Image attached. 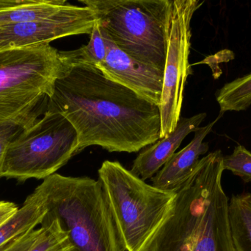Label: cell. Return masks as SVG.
Wrapping results in <instances>:
<instances>
[{
  "mask_svg": "<svg viewBox=\"0 0 251 251\" xmlns=\"http://www.w3.org/2000/svg\"><path fill=\"white\" fill-rule=\"evenodd\" d=\"M228 221L236 251H251V193L233 195L228 200Z\"/></svg>",
  "mask_w": 251,
  "mask_h": 251,
  "instance_id": "obj_15",
  "label": "cell"
},
{
  "mask_svg": "<svg viewBox=\"0 0 251 251\" xmlns=\"http://www.w3.org/2000/svg\"><path fill=\"white\" fill-rule=\"evenodd\" d=\"M60 60L67 66H88L97 68L102 63L107 56L105 41L101 27L96 22L91 34V39L87 45L77 50L59 51Z\"/></svg>",
  "mask_w": 251,
  "mask_h": 251,
  "instance_id": "obj_16",
  "label": "cell"
},
{
  "mask_svg": "<svg viewBox=\"0 0 251 251\" xmlns=\"http://www.w3.org/2000/svg\"><path fill=\"white\" fill-rule=\"evenodd\" d=\"M19 207L12 202L0 200V225L10 218Z\"/></svg>",
  "mask_w": 251,
  "mask_h": 251,
  "instance_id": "obj_22",
  "label": "cell"
},
{
  "mask_svg": "<svg viewBox=\"0 0 251 251\" xmlns=\"http://www.w3.org/2000/svg\"><path fill=\"white\" fill-rule=\"evenodd\" d=\"M101 29L107 56L97 69L107 79L126 87L147 101L159 106L164 71L134 60L121 50Z\"/></svg>",
  "mask_w": 251,
  "mask_h": 251,
  "instance_id": "obj_10",
  "label": "cell"
},
{
  "mask_svg": "<svg viewBox=\"0 0 251 251\" xmlns=\"http://www.w3.org/2000/svg\"><path fill=\"white\" fill-rule=\"evenodd\" d=\"M223 166L245 183H251V153L244 146L239 144L231 155L224 156Z\"/></svg>",
  "mask_w": 251,
  "mask_h": 251,
  "instance_id": "obj_19",
  "label": "cell"
},
{
  "mask_svg": "<svg viewBox=\"0 0 251 251\" xmlns=\"http://www.w3.org/2000/svg\"><path fill=\"white\" fill-rule=\"evenodd\" d=\"M46 219L58 220L78 251H126L100 180L54 174L38 186Z\"/></svg>",
  "mask_w": 251,
  "mask_h": 251,
  "instance_id": "obj_3",
  "label": "cell"
},
{
  "mask_svg": "<svg viewBox=\"0 0 251 251\" xmlns=\"http://www.w3.org/2000/svg\"><path fill=\"white\" fill-rule=\"evenodd\" d=\"M223 159L218 150L199 160L145 251H236L223 188Z\"/></svg>",
  "mask_w": 251,
  "mask_h": 251,
  "instance_id": "obj_2",
  "label": "cell"
},
{
  "mask_svg": "<svg viewBox=\"0 0 251 251\" xmlns=\"http://www.w3.org/2000/svg\"><path fill=\"white\" fill-rule=\"evenodd\" d=\"M41 228V234L27 251H70L74 249L58 220L44 218Z\"/></svg>",
  "mask_w": 251,
  "mask_h": 251,
  "instance_id": "obj_18",
  "label": "cell"
},
{
  "mask_svg": "<svg viewBox=\"0 0 251 251\" xmlns=\"http://www.w3.org/2000/svg\"><path fill=\"white\" fill-rule=\"evenodd\" d=\"M41 232V228L33 229L0 248V251H27Z\"/></svg>",
  "mask_w": 251,
  "mask_h": 251,
  "instance_id": "obj_20",
  "label": "cell"
},
{
  "mask_svg": "<svg viewBox=\"0 0 251 251\" xmlns=\"http://www.w3.org/2000/svg\"><path fill=\"white\" fill-rule=\"evenodd\" d=\"M203 3L199 0H173L163 85L159 106L160 139L174 131L181 117L186 82L193 72L189 62L191 21Z\"/></svg>",
  "mask_w": 251,
  "mask_h": 251,
  "instance_id": "obj_8",
  "label": "cell"
},
{
  "mask_svg": "<svg viewBox=\"0 0 251 251\" xmlns=\"http://www.w3.org/2000/svg\"><path fill=\"white\" fill-rule=\"evenodd\" d=\"M64 67L50 44L0 48V123L33 125L47 112Z\"/></svg>",
  "mask_w": 251,
  "mask_h": 251,
  "instance_id": "obj_4",
  "label": "cell"
},
{
  "mask_svg": "<svg viewBox=\"0 0 251 251\" xmlns=\"http://www.w3.org/2000/svg\"><path fill=\"white\" fill-rule=\"evenodd\" d=\"M222 115L220 113L216 119L196 130L190 144L174 153L165 166L151 178L153 187L173 193H176L182 187L199 163L200 156L206 154L209 150V144L203 142V140Z\"/></svg>",
  "mask_w": 251,
  "mask_h": 251,
  "instance_id": "obj_11",
  "label": "cell"
},
{
  "mask_svg": "<svg viewBox=\"0 0 251 251\" xmlns=\"http://www.w3.org/2000/svg\"><path fill=\"white\" fill-rule=\"evenodd\" d=\"M25 128L13 122L0 123V167L1 159L7 146L22 132Z\"/></svg>",
  "mask_w": 251,
  "mask_h": 251,
  "instance_id": "obj_21",
  "label": "cell"
},
{
  "mask_svg": "<svg viewBox=\"0 0 251 251\" xmlns=\"http://www.w3.org/2000/svg\"><path fill=\"white\" fill-rule=\"evenodd\" d=\"M220 112H243L251 106V73L226 84L216 94Z\"/></svg>",
  "mask_w": 251,
  "mask_h": 251,
  "instance_id": "obj_17",
  "label": "cell"
},
{
  "mask_svg": "<svg viewBox=\"0 0 251 251\" xmlns=\"http://www.w3.org/2000/svg\"><path fill=\"white\" fill-rule=\"evenodd\" d=\"M64 66L47 111L58 112L73 125L76 154L94 145L110 153H137L160 139L159 106L97 68Z\"/></svg>",
  "mask_w": 251,
  "mask_h": 251,
  "instance_id": "obj_1",
  "label": "cell"
},
{
  "mask_svg": "<svg viewBox=\"0 0 251 251\" xmlns=\"http://www.w3.org/2000/svg\"><path fill=\"white\" fill-rule=\"evenodd\" d=\"M206 117V113L191 117H180L174 131L159 139L137 156L133 162L131 172L143 181L151 179L174 156L183 140L195 132Z\"/></svg>",
  "mask_w": 251,
  "mask_h": 251,
  "instance_id": "obj_12",
  "label": "cell"
},
{
  "mask_svg": "<svg viewBox=\"0 0 251 251\" xmlns=\"http://www.w3.org/2000/svg\"><path fill=\"white\" fill-rule=\"evenodd\" d=\"M69 4L65 0H0V28L49 17Z\"/></svg>",
  "mask_w": 251,
  "mask_h": 251,
  "instance_id": "obj_14",
  "label": "cell"
},
{
  "mask_svg": "<svg viewBox=\"0 0 251 251\" xmlns=\"http://www.w3.org/2000/svg\"><path fill=\"white\" fill-rule=\"evenodd\" d=\"M77 145V134L70 122L58 112L47 111L7 146L0 178L19 182L44 180L76 155Z\"/></svg>",
  "mask_w": 251,
  "mask_h": 251,
  "instance_id": "obj_7",
  "label": "cell"
},
{
  "mask_svg": "<svg viewBox=\"0 0 251 251\" xmlns=\"http://www.w3.org/2000/svg\"><path fill=\"white\" fill-rule=\"evenodd\" d=\"M47 213L45 197L38 187L23 206L0 225V248L41 225Z\"/></svg>",
  "mask_w": 251,
  "mask_h": 251,
  "instance_id": "obj_13",
  "label": "cell"
},
{
  "mask_svg": "<svg viewBox=\"0 0 251 251\" xmlns=\"http://www.w3.org/2000/svg\"><path fill=\"white\" fill-rule=\"evenodd\" d=\"M93 9L69 4L61 11L39 20L0 28V48L26 47L71 35H91L97 22Z\"/></svg>",
  "mask_w": 251,
  "mask_h": 251,
  "instance_id": "obj_9",
  "label": "cell"
},
{
  "mask_svg": "<svg viewBox=\"0 0 251 251\" xmlns=\"http://www.w3.org/2000/svg\"><path fill=\"white\" fill-rule=\"evenodd\" d=\"M70 251H78L76 250V249H75V248H74V249H72V250H71Z\"/></svg>",
  "mask_w": 251,
  "mask_h": 251,
  "instance_id": "obj_23",
  "label": "cell"
},
{
  "mask_svg": "<svg viewBox=\"0 0 251 251\" xmlns=\"http://www.w3.org/2000/svg\"><path fill=\"white\" fill-rule=\"evenodd\" d=\"M126 251H145L172 211L176 193L146 183L118 162L98 170Z\"/></svg>",
  "mask_w": 251,
  "mask_h": 251,
  "instance_id": "obj_5",
  "label": "cell"
},
{
  "mask_svg": "<svg viewBox=\"0 0 251 251\" xmlns=\"http://www.w3.org/2000/svg\"><path fill=\"white\" fill-rule=\"evenodd\" d=\"M110 39L137 61L164 71L173 0H79Z\"/></svg>",
  "mask_w": 251,
  "mask_h": 251,
  "instance_id": "obj_6",
  "label": "cell"
}]
</instances>
